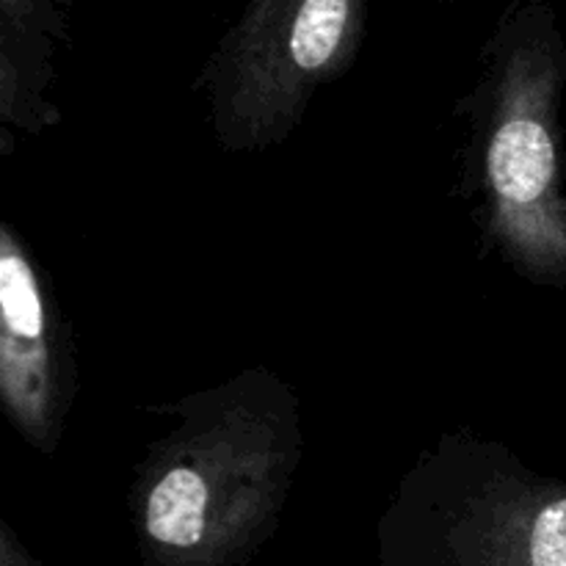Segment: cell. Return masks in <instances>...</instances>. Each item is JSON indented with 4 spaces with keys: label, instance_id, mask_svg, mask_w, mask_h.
<instances>
[{
    "label": "cell",
    "instance_id": "6da1fadb",
    "mask_svg": "<svg viewBox=\"0 0 566 566\" xmlns=\"http://www.w3.org/2000/svg\"><path fill=\"white\" fill-rule=\"evenodd\" d=\"M553 144L534 119H512L501 127L490 149L492 186L503 199L531 202L551 186Z\"/></svg>",
    "mask_w": 566,
    "mask_h": 566
},
{
    "label": "cell",
    "instance_id": "7a4b0ae2",
    "mask_svg": "<svg viewBox=\"0 0 566 566\" xmlns=\"http://www.w3.org/2000/svg\"><path fill=\"white\" fill-rule=\"evenodd\" d=\"M202 479L193 470L177 468L160 479L149 495L147 531L155 542L169 547H193L205 528Z\"/></svg>",
    "mask_w": 566,
    "mask_h": 566
},
{
    "label": "cell",
    "instance_id": "3957f363",
    "mask_svg": "<svg viewBox=\"0 0 566 566\" xmlns=\"http://www.w3.org/2000/svg\"><path fill=\"white\" fill-rule=\"evenodd\" d=\"M348 3L346 0H310L298 9L296 25H293L291 50L293 59L304 70L326 64L340 42L343 25H346Z\"/></svg>",
    "mask_w": 566,
    "mask_h": 566
},
{
    "label": "cell",
    "instance_id": "277c9868",
    "mask_svg": "<svg viewBox=\"0 0 566 566\" xmlns=\"http://www.w3.org/2000/svg\"><path fill=\"white\" fill-rule=\"evenodd\" d=\"M0 304L11 335L36 340L42 335V298L25 260L6 252L0 260Z\"/></svg>",
    "mask_w": 566,
    "mask_h": 566
}]
</instances>
